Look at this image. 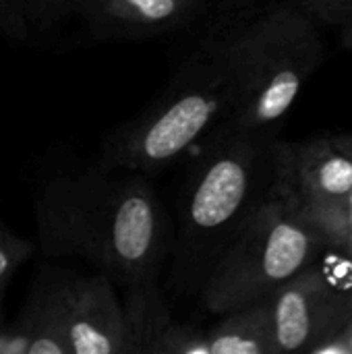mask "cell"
<instances>
[{
	"mask_svg": "<svg viewBox=\"0 0 352 354\" xmlns=\"http://www.w3.org/2000/svg\"><path fill=\"white\" fill-rule=\"evenodd\" d=\"M41 249L87 259L116 286L158 278L170 247L166 214L145 174L102 166L52 178L35 203Z\"/></svg>",
	"mask_w": 352,
	"mask_h": 354,
	"instance_id": "obj_1",
	"label": "cell"
},
{
	"mask_svg": "<svg viewBox=\"0 0 352 354\" xmlns=\"http://www.w3.org/2000/svg\"><path fill=\"white\" fill-rule=\"evenodd\" d=\"M230 79L226 54L191 56L151 106L106 137L102 166L147 176L180 160L228 106Z\"/></svg>",
	"mask_w": 352,
	"mask_h": 354,
	"instance_id": "obj_2",
	"label": "cell"
},
{
	"mask_svg": "<svg viewBox=\"0 0 352 354\" xmlns=\"http://www.w3.org/2000/svg\"><path fill=\"white\" fill-rule=\"evenodd\" d=\"M17 324L29 354H124L122 303L102 272L39 288Z\"/></svg>",
	"mask_w": 352,
	"mask_h": 354,
	"instance_id": "obj_3",
	"label": "cell"
},
{
	"mask_svg": "<svg viewBox=\"0 0 352 354\" xmlns=\"http://www.w3.org/2000/svg\"><path fill=\"white\" fill-rule=\"evenodd\" d=\"M249 191V170L239 153L205 149L191 168L174 253V278L193 284L195 268L207 245L234 220Z\"/></svg>",
	"mask_w": 352,
	"mask_h": 354,
	"instance_id": "obj_4",
	"label": "cell"
},
{
	"mask_svg": "<svg viewBox=\"0 0 352 354\" xmlns=\"http://www.w3.org/2000/svg\"><path fill=\"white\" fill-rule=\"evenodd\" d=\"M203 8V0H66L64 15H79L106 37H143L183 29Z\"/></svg>",
	"mask_w": 352,
	"mask_h": 354,
	"instance_id": "obj_5",
	"label": "cell"
},
{
	"mask_svg": "<svg viewBox=\"0 0 352 354\" xmlns=\"http://www.w3.org/2000/svg\"><path fill=\"white\" fill-rule=\"evenodd\" d=\"M124 290V354H151L158 338L172 322L164 292L158 286V278L143 280Z\"/></svg>",
	"mask_w": 352,
	"mask_h": 354,
	"instance_id": "obj_6",
	"label": "cell"
},
{
	"mask_svg": "<svg viewBox=\"0 0 352 354\" xmlns=\"http://www.w3.org/2000/svg\"><path fill=\"white\" fill-rule=\"evenodd\" d=\"M307 253L305 234L290 224H274L261 239V278L278 282L299 270Z\"/></svg>",
	"mask_w": 352,
	"mask_h": 354,
	"instance_id": "obj_7",
	"label": "cell"
},
{
	"mask_svg": "<svg viewBox=\"0 0 352 354\" xmlns=\"http://www.w3.org/2000/svg\"><path fill=\"white\" fill-rule=\"evenodd\" d=\"M309 334V317L305 299L288 290L280 297L276 307V340L282 348L295 351L299 348Z\"/></svg>",
	"mask_w": 352,
	"mask_h": 354,
	"instance_id": "obj_8",
	"label": "cell"
},
{
	"mask_svg": "<svg viewBox=\"0 0 352 354\" xmlns=\"http://www.w3.org/2000/svg\"><path fill=\"white\" fill-rule=\"evenodd\" d=\"M297 91H299L297 73H293L290 68L280 71L253 104V118L259 122H268L282 116L293 104Z\"/></svg>",
	"mask_w": 352,
	"mask_h": 354,
	"instance_id": "obj_9",
	"label": "cell"
},
{
	"mask_svg": "<svg viewBox=\"0 0 352 354\" xmlns=\"http://www.w3.org/2000/svg\"><path fill=\"white\" fill-rule=\"evenodd\" d=\"M261 342L245 330V322H226L207 332L210 354H261Z\"/></svg>",
	"mask_w": 352,
	"mask_h": 354,
	"instance_id": "obj_10",
	"label": "cell"
},
{
	"mask_svg": "<svg viewBox=\"0 0 352 354\" xmlns=\"http://www.w3.org/2000/svg\"><path fill=\"white\" fill-rule=\"evenodd\" d=\"M151 354H210L207 332L195 328L193 324L170 322L158 338Z\"/></svg>",
	"mask_w": 352,
	"mask_h": 354,
	"instance_id": "obj_11",
	"label": "cell"
},
{
	"mask_svg": "<svg viewBox=\"0 0 352 354\" xmlns=\"http://www.w3.org/2000/svg\"><path fill=\"white\" fill-rule=\"evenodd\" d=\"M31 245L10 232L0 222V295H4V288L8 286L10 278L17 274V270L29 259Z\"/></svg>",
	"mask_w": 352,
	"mask_h": 354,
	"instance_id": "obj_12",
	"label": "cell"
},
{
	"mask_svg": "<svg viewBox=\"0 0 352 354\" xmlns=\"http://www.w3.org/2000/svg\"><path fill=\"white\" fill-rule=\"evenodd\" d=\"M29 29V0H0V31L10 39H25Z\"/></svg>",
	"mask_w": 352,
	"mask_h": 354,
	"instance_id": "obj_13",
	"label": "cell"
},
{
	"mask_svg": "<svg viewBox=\"0 0 352 354\" xmlns=\"http://www.w3.org/2000/svg\"><path fill=\"white\" fill-rule=\"evenodd\" d=\"M322 185L330 193H346L352 189V164L349 160L334 158L322 168Z\"/></svg>",
	"mask_w": 352,
	"mask_h": 354,
	"instance_id": "obj_14",
	"label": "cell"
},
{
	"mask_svg": "<svg viewBox=\"0 0 352 354\" xmlns=\"http://www.w3.org/2000/svg\"><path fill=\"white\" fill-rule=\"evenodd\" d=\"M66 0H29V23L52 25L64 15Z\"/></svg>",
	"mask_w": 352,
	"mask_h": 354,
	"instance_id": "obj_15",
	"label": "cell"
},
{
	"mask_svg": "<svg viewBox=\"0 0 352 354\" xmlns=\"http://www.w3.org/2000/svg\"><path fill=\"white\" fill-rule=\"evenodd\" d=\"M0 322H2V295H0Z\"/></svg>",
	"mask_w": 352,
	"mask_h": 354,
	"instance_id": "obj_16",
	"label": "cell"
},
{
	"mask_svg": "<svg viewBox=\"0 0 352 354\" xmlns=\"http://www.w3.org/2000/svg\"><path fill=\"white\" fill-rule=\"evenodd\" d=\"M351 203H352V201H351Z\"/></svg>",
	"mask_w": 352,
	"mask_h": 354,
	"instance_id": "obj_17",
	"label": "cell"
}]
</instances>
